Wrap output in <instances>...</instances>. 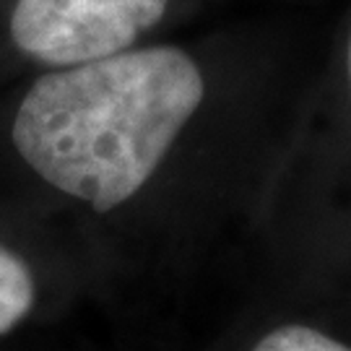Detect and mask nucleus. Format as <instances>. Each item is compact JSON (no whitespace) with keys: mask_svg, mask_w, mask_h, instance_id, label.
I'll use <instances>...</instances> for the list:
<instances>
[{"mask_svg":"<svg viewBox=\"0 0 351 351\" xmlns=\"http://www.w3.org/2000/svg\"><path fill=\"white\" fill-rule=\"evenodd\" d=\"M252 351H351L341 341L307 326H281L258 341Z\"/></svg>","mask_w":351,"mask_h":351,"instance_id":"obj_4","label":"nucleus"},{"mask_svg":"<svg viewBox=\"0 0 351 351\" xmlns=\"http://www.w3.org/2000/svg\"><path fill=\"white\" fill-rule=\"evenodd\" d=\"M346 65H349V84H351V32H349V50H346Z\"/></svg>","mask_w":351,"mask_h":351,"instance_id":"obj_5","label":"nucleus"},{"mask_svg":"<svg viewBox=\"0 0 351 351\" xmlns=\"http://www.w3.org/2000/svg\"><path fill=\"white\" fill-rule=\"evenodd\" d=\"M169 0H19L11 16L16 47L55 68L125 52L162 21Z\"/></svg>","mask_w":351,"mask_h":351,"instance_id":"obj_2","label":"nucleus"},{"mask_svg":"<svg viewBox=\"0 0 351 351\" xmlns=\"http://www.w3.org/2000/svg\"><path fill=\"white\" fill-rule=\"evenodd\" d=\"M206 94L177 47L125 50L39 75L13 120V143L52 188L94 211L133 198Z\"/></svg>","mask_w":351,"mask_h":351,"instance_id":"obj_1","label":"nucleus"},{"mask_svg":"<svg viewBox=\"0 0 351 351\" xmlns=\"http://www.w3.org/2000/svg\"><path fill=\"white\" fill-rule=\"evenodd\" d=\"M34 304V278L26 263L0 245V333L21 323Z\"/></svg>","mask_w":351,"mask_h":351,"instance_id":"obj_3","label":"nucleus"}]
</instances>
